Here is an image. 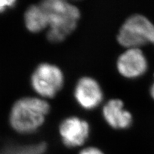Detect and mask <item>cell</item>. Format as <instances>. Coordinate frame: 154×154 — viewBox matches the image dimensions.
<instances>
[{
    "label": "cell",
    "instance_id": "cell-1",
    "mask_svg": "<svg viewBox=\"0 0 154 154\" xmlns=\"http://www.w3.org/2000/svg\"><path fill=\"white\" fill-rule=\"evenodd\" d=\"M49 111V103L46 99L38 96L20 98L11 108L9 124L19 134H33L44 124Z\"/></svg>",
    "mask_w": 154,
    "mask_h": 154
},
{
    "label": "cell",
    "instance_id": "cell-2",
    "mask_svg": "<svg viewBox=\"0 0 154 154\" xmlns=\"http://www.w3.org/2000/svg\"><path fill=\"white\" fill-rule=\"evenodd\" d=\"M39 4L47 16L49 41L63 42L76 29L81 14L74 5L64 0H46Z\"/></svg>",
    "mask_w": 154,
    "mask_h": 154
},
{
    "label": "cell",
    "instance_id": "cell-3",
    "mask_svg": "<svg viewBox=\"0 0 154 154\" xmlns=\"http://www.w3.org/2000/svg\"><path fill=\"white\" fill-rule=\"evenodd\" d=\"M117 40L127 49H140L154 44V24L143 15H133L121 26Z\"/></svg>",
    "mask_w": 154,
    "mask_h": 154
},
{
    "label": "cell",
    "instance_id": "cell-4",
    "mask_svg": "<svg viewBox=\"0 0 154 154\" xmlns=\"http://www.w3.org/2000/svg\"><path fill=\"white\" fill-rule=\"evenodd\" d=\"M31 86L38 97L51 99L61 91L64 84L62 70L54 63H39L32 72Z\"/></svg>",
    "mask_w": 154,
    "mask_h": 154
},
{
    "label": "cell",
    "instance_id": "cell-5",
    "mask_svg": "<svg viewBox=\"0 0 154 154\" xmlns=\"http://www.w3.org/2000/svg\"><path fill=\"white\" fill-rule=\"evenodd\" d=\"M59 133L63 143L66 147H80L88 138L90 126L87 121L79 117L69 116L59 124Z\"/></svg>",
    "mask_w": 154,
    "mask_h": 154
},
{
    "label": "cell",
    "instance_id": "cell-6",
    "mask_svg": "<svg viewBox=\"0 0 154 154\" xmlns=\"http://www.w3.org/2000/svg\"><path fill=\"white\" fill-rule=\"evenodd\" d=\"M74 96L81 107L86 110H92L101 104L103 94L97 81L92 77L84 76L76 82Z\"/></svg>",
    "mask_w": 154,
    "mask_h": 154
},
{
    "label": "cell",
    "instance_id": "cell-7",
    "mask_svg": "<svg viewBox=\"0 0 154 154\" xmlns=\"http://www.w3.org/2000/svg\"><path fill=\"white\" fill-rule=\"evenodd\" d=\"M117 69L120 74L128 79L138 78L145 74L148 62L140 49H127L117 60Z\"/></svg>",
    "mask_w": 154,
    "mask_h": 154
},
{
    "label": "cell",
    "instance_id": "cell-8",
    "mask_svg": "<svg viewBox=\"0 0 154 154\" xmlns=\"http://www.w3.org/2000/svg\"><path fill=\"white\" fill-rule=\"evenodd\" d=\"M103 116L106 123L115 129H124L132 123V115L125 110L124 103L119 99H111L103 106Z\"/></svg>",
    "mask_w": 154,
    "mask_h": 154
},
{
    "label": "cell",
    "instance_id": "cell-9",
    "mask_svg": "<svg viewBox=\"0 0 154 154\" xmlns=\"http://www.w3.org/2000/svg\"><path fill=\"white\" fill-rule=\"evenodd\" d=\"M26 29L32 33H38L48 29V19L45 11L40 4L31 5L24 14Z\"/></svg>",
    "mask_w": 154,
    "mask_h": 154
},
{
    "label": "cell",
    "instance_id": "cell-10",
    "mask_svg": "<svg viewBox=\"0 0 154 154\" xmlns=\"http://www.w3.org/2000/svg\"><path fill=\"white\" fill-rule=\"evenodd\" d=\"M16 4L17 2L14 0H0V13L11 9Z\"/></svg>",
    "mask_w": 154,
    "mask_h": 154
},
{
    "label": "cell",
    "instance_id": "cell-11",
    "mask_svg": "<svg viewBox=\"0 0 154 154\" xmlns=\"http://www.w3.org/2000/svg\"><path fill=\"white\" fill-rule=\"evenodd\" d=\"M79 154H104L101 150L96 147H87L82 149Z\"/></svg>",
    "mask_w": 154,
    "mask_h": 154
},
{
    "label": "cell",
    "instance_id": "cell-12",
    "mask_svg": "<svg viewBox=\"0 0 154 154\" xmlns=\"http://www.w3.org/2000/svg\"><path fill=\"white\" fill-rule=\"evenodd\" d=\"M151 95L152 96V98L154 99V83L151 88Z\"/></svg>",
    "mask_w": 154,
    "mask_h": 154
}]
</instances>
